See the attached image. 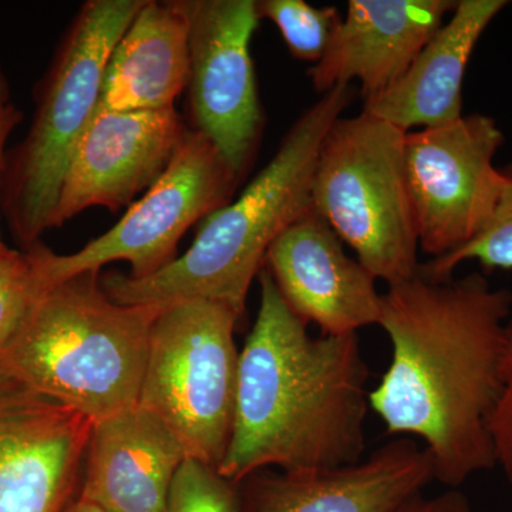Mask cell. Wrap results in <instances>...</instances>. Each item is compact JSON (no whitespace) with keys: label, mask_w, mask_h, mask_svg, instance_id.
I'll return each instance as SVG.
<instances>
[{"label":"cell","mask_w":512,"mask_h":512,"mask_svg":"<svg viewBox=\"0 0 512 512\" xmlns=\"http://www.w3.org/2000/svg\"><path fill=\"white\" fill-rule=\"evenodd\" d=\"M511 315L512 293L480 272L441 281L419 272L383 295L392 359L370 409L389 436L420 441L448 488L495 467L490 420Z\"/></svg>","instance_id":"cell-1"},{"label":"cell","mask_w":512,"mask_h":512,"mask_svg":"<svg viewBox=\"0 0 512 512\" xmlns=\"http://www.w3.org/2000/svg\"><path fill=\"white\" fill-rule=\"evenodd\" d=\"M239 350L237 403L218 473L239 484L266 468L312 473L363 460L369 367L359 335L312 336L268 269Z\"/></svg>","instance_id":"cell-2"},{"label":"cell","mask_w":512,"mask_h":512,"mask_svg":"<svg viewBox=\"0 0 512 512\" xmlns=\"http://www.w3.org/2000/svg\"><path fill=\"white\" fill-rule=\"evenodd\" d=\"M353 94L350 86L335 87L309 107L237 200L202 220L183 255L148 278L109 272L101 276L104 292L121 305L160 309L192 301L220 303L242 318L269 248L285 229L313 211L320 148Z\"/></svg>","instance_id":"cell-3"},{"label":"cell","mask_w":512,"mask_h":512,"mask_svg":"<svg viewBox=\"0 0 512 512\" xmlns=\"http://www.w3.org/2000/svg\"><path fill=\"white\" fill-rule=\"evenodd\" d=\"M160 312L114 302L100 272L73 276L40 295L0 370L99 423L137 406Z\"/></svg>","instance_id":"cell-4"},{"label":"cell","mask_w":512,"mask_h":512,"mask_svg":"<svg viewBox=\"0 0 512 512\" xmlns=\"http://www.w3.org/2000/svg\"><path fill=\"white\" fill-rule=\"evenodd\" d=\"M146 0H89L70 22L37 86L32 124L9 151L0 211L22 251L52 229L77 140L100 104L114 46Z\"/></svg>","instance_id":"cell-5"},{"label":"cell","mask_w":512,"mask_h":512,"mask_svg":"<svg viewBox=\"0 0 512 512\" xmlns=\"http://www.w3.org/2000/svg\"><path fill=\"white\" fill-rule=\"evenodd\" d=\"M406 134L365 111L340 117L323 140L313 177V211L387 286L414 278L421 265Z\"/></svg>","instance_id":"cell-6"},{"label":"cell","mask_w":512,"mask_h":512,"mask_svg":"<svg viewBox=\"0 0 512 512\" xmlns=\"http://www.w3.org/2000/svg\"><path fill=\"white\" fill-rule=\"evenodd\" d=\"M241 320L220 303L192 301L161 309L138 406L174 434L185 456L217 468L231 441L237 403Z\"/></svg>","instance_id":"cell-7"},{"label":"cell","mask_w":512,"mask_h":512,"mask_svg":"<svg viewBox=\"0 0 512 512\" xmlns=\"http://www.w3.org/2000/svg\"><path fill=\"white\" fill-rule=\"evenodd\" d=\"M210 138L188 130L163 175L113 228L74 254L36 244L49 286L126 261L133 279L148 278L177 259V247L195 224L231 201L239 183Z\"/></svg>","instance_id":"cell-8"},{"label":"cell","mask_w":512,"mask_h":512,"mask_svg":"<svg viewBox=\"0 0 512 512\" xmlns=\"http://www.w3.org/2000/svg\"><path fill=\"white\" fill-rule=\"evenodd\" d=\"M504 141L485 114L406 134L407 188L419 247L430 259L470 244L490 225L503 188L494 160Z\"/></svg>","instance_id":"cell-9"},{"label":"cell","mask_w":512,"mask_h":512,"mask_svg":"<svg viewBox=\"0 0 512 512\" xmlns=\"http://www.w3.org/2000/svg\"><path fill=\"white\" fill-rule=\"evenodd\" d=\"M190 26V110L194 130L210 138L239 178L264 130L252 37L255 0H180Z\"/></svg>","instance_id":"cell-10"},{"label":"cell","mask_w":512,"mask_h":512,"mask_svg":"<svg viewBox=\"0 0 512 512\" xmlns=\"http://www.w3.org/2000/svg\"><path fill=\"white\" fill-rule=\"evenodd\" d=\"M93 421L0 370V512H64Z\"/></svg>","instance_id":"cell-11"},{"label":"cell","mask_w":512,"mask_h":512,"mask_svg":"<svg viewBox=\"0 0 512 512\" xmlns=\"http://www.w3.org/2000/svg\"><path fill=\"white\" fill-rule=\"evenodd\" d=\"M187 133L175 107L143 111L97 107L70 156L52 229L87 208L117 212L127 207L163 175Z\"/></svg>","instance_id":"cell-12"},{"label":"cell","mask_w":512,"mask_h":512,"mask_svg":"<svg viewBox=\"0 0 512 512\" xmlns=\"http://www.w3.org/2000/svg\"><path fill=\"white\" fill-rule=\"evenodd\" d=\"M264 266L292 311L325 335L379 326L383 295L375 276L346 254L342 239L315 211L275 239Z\"/></svg>","instance_id":"cell-13"},{"label":"cell","mask_w":512,"mask_h":512,"mask_svg":"<svg viewBox=\"0 0 512 512\" xmlns=\"http://www.w3.org/2000/svg\"><path fill=\"white\" fill-rule=\"evenodd\" d=\"M429 454L399 437L350 466L312 473L261 471L242 481L244 512H394L433 483Z\"/></svg>","instance_id":"cell-14"},{"label":"cell","mask_w":512,"mask_h":512,"mask_svg":"<svg viewBox=\"0 0 512 512\" xmlns=\"http://www.w3.org/2000/svg\"><path fill=\"white\" fill-rule=\"evenodd\" d=\"M456 3L349 0L325 56L308 70L316 92L325 94L357 80L363 99L382 93L407 72Z\"/></svg>","instance_id":"cell-15"},{"label":"cell","mask_w":512,"mask_h":512,"mask_svg":"<svg viewBox=\"0 0 512 512\" xmlns=\"http://www.w3.org/2000/svg\"><path fill=\"white\" fill-rule=\"evenodd\" d=\"M80 498L109 512H165L184 448L137 406L93 424Z\"/></svg>","instance_id":"cell-16"},{"label":"cell","mask_w":512,"mask_h":512,"mask_svg":"<svg viewBox=\"0 0 512 512\" xmlns=\"http://www.w3.org/2000/svg\"><path fill=\"white\" fill-rule=\"evenodd\" d=\"M505 0H460L407 72L382 93L365 100L363 110L409 133L437 128L463 114V83L471 55Z\"/></svg>","instance_id":"cell-17"},{"label":"cell","mask_w":512,"mask_h":512,"mask_svg":"<svg viewBox=\"0 0 512 512\" xmlns=\"http://www.w3.org/2000/svg\"><path fill=\"white\" fill-rule=\"evenodd\" d=\"M190 82V26L180 0H146L107 62L100 107L163 110Z\"/></svg>","instance_id":"cell-18"},{"label":"cell","mask_w":512,"mask_h":512,"mask_svg":"<svg viewBox=\"0 0 512 512\" xmlns=\"http://www.w3.org/2000/svg\"><path fill=\"white\" fill-rule=\"evenodd\" d=\"M259 19H268L278 28L289 53L303 62L318 63L342 22L335 6L309 5L303 0H259Z\"/></svg>","instance_id":"cell-19"},{"label":"cell","mask_w":512,"mask_h":512,"mask_svg":"<svg viewBox=\"0 0 512 512\" xmlns=\"http://www.w3.org/2000/svg\"><path fill=\"white\" fill-rule=\"evenodd\" d=\"M501 175L500 201L487 229L457 251L421 264V275L437 281L453 278L458 266L466 262H477L487 271L512 269V164L501 168Z\"/></svg>","instance_id":"cell-20"},{"label":"cell","mask_w":512,"mask_h":512,"mask_svg":"<svg viewBox=\"0 0 512 512\" xmlns=\"http://www.w3.org/2000/svg\"><path fill=\"white\" fill-rule=\"evenodd\" d=\"M237 485L217 468L185 458L175 473L165 512H244Z\"/></svg>","instance_id":"cell-21"},{"label":"cell","mask_w":512,"mask_h":512,"mask_svg":"<svg viewBox=\"0 0 512 512\" xmlns=\"http://www.w3.org/2000/svg\"><path fill=\"white\" fill-rule=\"evenodd\" d=\"M49 288L35 245L25 249L18 264L0 276V350L8 345L37 299Z\"/></svg>","instance_id":"cell-22"},{"label":"cell","mask_w":512,"mask_h":512,"mask_svg":"<svg viewBox=\"0 0 512 512\" xmlns=\"http://www.w3.org/2000/svg\"><path fill=\"white\" fill-rule=\"evenodd\" d=\"M495 467L503 471L512 488V315L507 325V340L501 366V392L490 420Z\"/></svg>","instance_id":"cell-23"},{"label":"cell","mask_w":512,"mask_h":512,"mask_svg":"<svg viewBox=\"0 0 512 512\" xmlns=\"http://www.w3.org/2000/svg\"><path fill=\"white\" fill-rule=\"evenodd\" d=\"M23 120V113L16 106L10 93L8 79L0 64V191H2L3 177H5L6 163H8V141L13 131ZM2 218V211H0Z\"/></svg>","instance_id":"cell-24"},{"label":"cell","mask_w":512,"mask_h":512,"mask_svg":"<svg viewBox=\"0 0 512 512\" xmlns=\"http://www.w3.org/2000/svg\"><path fill=\"white\" fill-rule=\"evenodd\" d=\"M394 512H473V508L466 494L448 488L437 495H416Z\"/></svg>","instance_id":"cell-25"},{"label":"cell","mask_w":512,"mask_h":512,"mask_svg":"<svg viewBox=\"0 0 512 512\" xmlns=\"http://www.w3.org/2000/svg\"><path fill=\"white\" fill-rule=\"evenodd\" d=\"M23 251L10 248L3 239L2 229H0V276L5 275L12 266L18 264Z\"/></svg>","instance_id":"cell-26"},{"label":"cell","mask_w":512,"mask_h":512,"mask_svg":"<svg viewBox=\"0 0 512 512\" xmlns=\"http://www.w3.org/2000/svg\"><path fill=\"white\" fill-rule=\"evenodd\" d=\"M64 512H109L101 508L100 505L92 503V501L83 500V498H79L76 503L70 505L69 508H66Z\"/></svg>","instance_id":"cell-27"}]
</instances>
